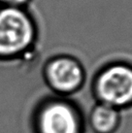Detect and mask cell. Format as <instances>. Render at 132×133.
Listing matches in <instances>:
<instances>
[{"label": "cell", "instance_id": "cell-1", "mask_svg": "<svg viewBox=\"0 0 132 133\" xmlns=\"http://www.w3.org/2000/svg\"><path fill=\"white\" fill-rule=\"evenodd\" d=\"M37 39L36 21L26 8L0 6V60L23 57Z\"/></svg>", "mask_w": 132, "mask_h": 133}, {"label": "cell", "instance_id": "cell-4", "mask_svg": "<svg viewBox=\"0 0 132 133\" xmlns=\"http://www.w3.org/2000/svg\"><path fill=\"white\" fill-rule=\"evenodd\" d=\"M46 84L55 93L66 96L77 92L85 80V71L81 61L69 55L52 56L43 69Z\"/></svg>", "mask_w": 132, "mask_h": 133}, {"label": "cell", "instance_id": "cell-5", "mask_svg": "<svg viewBox=\"0 0 132 133\" xmlns=\"http://www.w3.org/2000/svg\"><path fill=\"white\" fill-rule=\"evenodd\" d=\"M88 122L95 133H114L121 123V114L116 108L98 102L89 113Z\"/></svg>", "mask_w": 132, "mask_h": 133}, {"label": "cell", "instance_id": "cell-6", "mask_svg": "<svg viewBox=\"0 0 132 133\" xmlns=\"http://www.w3.org/2000/svg\"><path fill=\"white\" fill-rule=\"evenodd\" d=\"M31 0H0V6L25 8Z\"/></svg>", "mask_w": 132, "mask_h": 133}, {"label": "cell", "instance_id": "cell-3", "mask_svg": "<svg viewBox=\"0 0 132 133\" xmlns=\"http://www.w3.org/2000/svg\"><path fill=\"white\" fill-rule=\"evenodd\" d=\"M34 133H82L83 118L75 104L62 97L42 101L34 111Z\"/></svg>", "mask_w": 132, "mask_h": 133}, {"label": "cell", "instance_id": "cell-2", "mask_svg": "<svg viewBox=\"0 0 132 133\" xmlns=\"http://www.w3.org/2000/svg\"><path fill=\"white\" fill-rule=\"evenodd\" d=\"M92 90L99 103L109 105L118 111L132 106V64L113 61L96 73Z\"/></svg>", "mask_w": 132, "mask_h": 133}]
</instances>
